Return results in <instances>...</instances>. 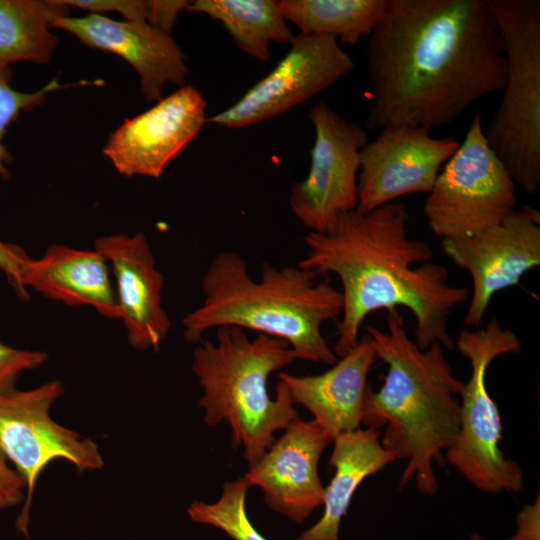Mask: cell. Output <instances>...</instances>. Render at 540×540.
Wrapping results in <instances>:
<instances>
[{"label":"cell","instance_id":"1","mask_svg":"<svg viewBox=\"0 0 540 540\" xmlns=\"http://www.w3.org/2000/svg\"><path fill=\"white\" fill-rule=\"evenodd\" d=\"M366 57L370 130L448 125L505 81L489 0H386Z\"/></svg>","mask_w":540,"mask_h":540},{"label":"cell","instance_id":"2","mask_svg":"<svg viewBox=\"0 0 540 540\" xmlns=\"http://www.w3.org/2000/svg\"><path fill=\"white\" fill-rule=\"evenodd\" d=\"M408 219L406 207L391 202L365 213L346 212L327 231L304 236L306 255L297 265L319 276L334 274L341 282L336 356L356 346L369 314L399 306L414 316V342L420 349L436 342L454 349L449 318L467 301L469 289L450 284L447 268L429 262L433 249L409 236Z\"/></svg>","mask_w":540,"mask_h":540},{"label":"cell","instance_id":"3","mask_svg":"<svg viewBox=\"0 0 540 540\" xmlns=\"http://www.w3.org/2000/svg\"><path fill=\"white\" fill-rule=\"evenodd\" d=\"M387 328L367 326L376 358L388 367L378 391L368 390L362 424L386 425L382 446L407 464L399 491L414 479L417 490L433 496L439 489L433 463H444L460 426V396L465 382L454 376L443 347L425 350L412 340L398 309L387 311Z\"/></svg>","mask_w":540,"mask_h":540},{"label":"cell","instance_id":"4","mask_svg":"<svg viewBox=\"0 0 540 540\" xmlns=\"http://www.w3.org/2000/svg\"><path fill=\"white\" fill-rule=\"evenodd\" d=\"M298 265L278 268L264 262L261 276L234 251L218 253L202 277L203 301L183 319L188 342L202 341L211 328L233 326L286 341L295 358L332 366L337 356L322 326L341 316L340 290Z\"/></svg>","mask_w":540,"mask_h":540},{"label":"cell","instance_id":"5","mask_svg":"<svg viewBox=\"0 0 540 540\" xmlns=\"http://www.w3.org/2000/svg\"><path fill=\"white\" fill-rule=\"evenodd\" d=\"M296 360L289 344L258 334L250 339L239 327L217 328L216 341H200L193 351L192 371L203 395L198 408L208 426L228 424L232 442L243 447L254 465L298 412L286 384L279 379L276 397L267 392L268 377Z\"/></svg>","mask_w":540,"mask_h":540},{"label":"cell","instance_id":"6","mask_svg":"<svg viewBox=\"0 0 540 540\" xmlns=\"http://www.w3.org/2000/svg\"><path fill=\"white\" fill-rule=\"evenodd\" d=\"M505 54L500 104L484 130L515 184L540 186V1L489 0Z\"/></svg>","mask_w":540,"mask_h":540},{"label":"cell","instance_id":"7","mask_svg":"<svg viewBox=\"0 0 540 540\" xmlns=\"http://www.w3.org/2000/svg\"><path fill=\"white\" fill-rule=\"evenodd\" d=\"M471 365V376L460 394L458 434L444 453V460L476 489L484 493H518L524 489L519 464L506 458L499 443L502 424L496 403L486 387V373L498 357L522 349L518 336L496 318L476 330L460 331L454 341Z\"/></svg>","mask_w":540,"mask_h":540},{"label":"cell","instance_id":"8","mask_svg":"<svg viewBox=\"0 0 540 540\" xmlns=\"http://www.w3.org/2000/svg\"><path fill=\"white\" fill-rule=\"evenodd\" d=\"M516 184L488 144L476 114L425 200L430 230L441 240L471 236L515 210Z\"/></svg>","mask_w":540,"mask_h":540},{"label":"cell","instance_id":"9","mask_svg":"<svg viewBox=\"0 0 540 540\" xmlns=\"http://www.w3.org/2000/svg\"><path fill=\"white\" fill-rule=\"evenodd\" d=\"M64 393L59 380L34 389L0 393V449L24 481L27 495L15 527L28 533L29 513L38 477L57 458L71 462L79 472L104 465L98 445L55 422L49 410Z\"/></svg>","mask_w":540,"mask_h":540},{"label":"cell","instance_id":"10","mask_svg":"<svg viewBox=\"0 0 540 540\" xmlns=\"http://www.w3.org/2000/svg\"><path fill=\"white\" fill-rule=\"evenodd\" d=\"M315 138L306 177L293 183L289 206L310 232H325L337 218L357 207L360 153L368 143L366 131L324 102L308 114Z\"/></svg>","mask_w":540,"mask_h":540},{"label":"cell","instance_id":"11","mask_svg":"<svg viewBox=\"0 0 540 540\" xmlns=\"http://www.w3.org/2000/svg\"><path fill=\"white\" fill-rule=\"evenodd\" d=\"M354 69L351 57L330 36L294 35L287 54L262 79L206 123L228 129L278 117L333 86Z\"/></svg>","mask_w":540,"mask_h":540},{"label":"cell","instance_id":"12","mask_svg":"<svg viewBox=\"0 0 540 540\" xmlns=\"http://www.w3.org/2000/svg\"><path fill=\"white\" fill-rule=\"evenodd\" d=\"M539 216L525 206L476 234L442 240L444 254L471 276L472 295L463 321L466 327L483 326L493 296L518 286L526 272L540 265Z\"/></svg>","mask_w":540,"mask_h":540},{"label":"cell","instance_id":"13","mask_svg":"<svg viewBox=\"0 0 540 540\" xmlns=\"http://www.w3.org/2000/svg\"><path fill=\"white\" fill-rule=\"evenodd\" d=\"M458 146L453 138H434L416 127L382 129L360 153L356 210L365 213L407 194L429 193Z\"/></svg>","mask_w":540,"mask_h":540},{"label":"cell","instance_id":"14","mask_svg":"<svg viewBox=\"0 0 540 540\" xmlns=\"http://www.w3.org/2000/svg\"><path fill=\"white\" fill-rule=\"evenodd\" d=\"M206 105L196 88L182 86L127 119L109 137L104 155L124 176L157 179L206 124Z\"/></svg>","mask_w":540,"mask_h":540},{"label":"cell","instance_id":"15","mask_svg":"<svg viewBox=\"0 0 540 540\" xmlns=\"http://www.w3.org/2000/svg\"><path fill=\"white\" fill-rule=\"evenodd\" d=\"M314 421L295 419L244 475L257 486L272 511L303 523L322 505L325 487L318 473L321 455L330 442Z\"/></svg>","mask_w":540,"mask_h":540},{"label":"cell","instance_id":"16","mask_svg":"<svg viewBox=\"0 0 540 540\" xmlns=\"http://www.w3.org/2000/svg\"><path fill=\"white\" fill-rule=\"evenodd\" d=\"M52 27L126 60L138 73L141 91L149 101L162 99L163 88L169 83L184 86L189 73L184 53L169 33L147 23L115 21L90 13L57 17Z\"/></svg>","mask_w":540,"mask_h":540},{"label":"cell","instance_id":"17","mask_svg":"<svg viewBox=\"0 0 540 540\" xmlns=\"http://www.w3.org/2000/svg\"><path fill=\"white\" fill-rule=\"evenodd\" d=\"M107 263L95 249L52 245L34 260L7 245L1 266L21 287L29 286L69 306L89 305L106 318L120 319Z\"/></svg>","mask_w":540,"mask_h":540},{"label":"cell","instance_id":"18","mask_svg":"<svg viewBox=\"0 0 540 540\" xmlns=\"http://www.w3.org/2000/svg\"><path fill=\"white\" fill-rule=\"evenodd\" d=\"M97 250L112 265L117 300L130 344L137 350H157L170 329L161 305L164 287L151 247L142 233L117 234L95 240Z\"/></svg>","mask_w":540,"mask_h":540},{"label":"cell","instance_id":"19","mask_svg":"<svg viewBox=\"0 0 540 540\" xmlns=\"http://www.w3.org/2000/svg\"><path fill=\"white\" fill-rule=\"evenodd\" d=\"M376 359L372 340L365 334L327 371L310 376L281 372L278 379L286 384L294 404L309 410L333 441L360 428L370 389L368 375Z\"/></svg>","mask_w":540,"mask_h":540},{"label":"cell","instance_id":"20","mask_svg":"<svg viewBox=\"0 0 540 540\" xmlns=\"http://www.w3.org/2000/svg\"><path fill=\"white\" fill-rule=\"evenodd\" d=\"M333 442L329 465L334 475L325 487L323 515L296 540H339L340 523L359 485L396 460L382 446L378 429L359 428L339 435Z\"/></svg>","mask_w":540,"mask_h":540},{"label":"cell","instance_id":"21","mask_svg":"<svg viewBox=\"0 0 540 540\" xmlns=\"http://www.w3.org/2000/svg\"><path fill=\"white\" fill-rule=\"evenodd\" d=\"M185 10L219 21L238 49L262 62L271 59L272 43L294 37L278 0H195Z\"/></svg>","mask_w":540,"mask_h":540},{"label":"cell","instance_id":"22","mask_svg":"<svg viewBox=\"0 0 540 540\" xmlns=\"http://www.w3.org/2000/svg\"><path fill=\"white\" fill-rule=\"evenodd\" d=\"M68 14L57 0H0V70L20 61H50L58 43L50 28Z\"/></svg>","mask_w":540,"mask_h":540},{"label":"cell","instance_id":"23","mask_svg":"<svg viewBox=\"0 0 540 540\" xmlns=\"http://www.w3.org/2000/svg\"><path fill=\"white\" fill-rule=\"evenodd\" d=\"M287 22L299 33L335 38L354 46L370 36L383 16L386 0H278Z\"/></svg>","mask_w":540,"mask_h":540},{"label":"cell","instance_id":"24","mask_svg":"<svg viewBox=\"0 0 540 540\" xmlns=\"http://www.w3.org/2000/svg\"><path fill=\"white\" fill-rule=\"evenodd\" d=\"M250 488L245 477L226 482L217 501H193L187 514L191 521L218 528L233 540H267L251 524L246 512V495Z\"/></svg>","mask_w":540,"mask_h":540},{"label":"cell","instance_id":"25","mask_svg":"<svg viewBox=\"0 0 540 540\" xmlns=\"http://www.w3.org/2000/svg\"><path fill=\"white\" fill-rule=\"evenodd\" d=\"M11 80L12 71L10 67L0 70V176L2 178L9 175L5 165L12 160L10 153L3 144L7 128L18 119L21 111H29L42 105L46 94L60 86L54 80L36 92L24 93L12 88L10 85Z\"/></svg>","mask_w":540,"mask_h":540},{"label":"cell","instance_id":"26","mask_svg":"<svg viewBox=\"0 0 540 540\" xmlns=\"http://www.w3.org/2000/svg\"><path fill=\"white\" fill-rule=\"evenodd\" d=\"M66 6L85 9L91 14L118 12L125 21L149 24L152 15V0H57Z\"/></svg>","mask_w":540,"mask_h":540},{"label":"cell","instance_id":"27","mask_svg":"<svg viewBox=\"0 0 540 540\" xmlns=\"http://www.w3.org/2000/svg\"><path fill=\"white\" fill-rule=\"evenodd\" d=\"M47 358L45 352L16 349L0 342V393L15 388L20 373L37 368Z\"/></svg>","mask_w":540,"mask_h":540},{"label":"cell","instance_id":"28","mask_svg":"<svg viewBox=\"0 0 540 540\" xmlns=\"http://www.w3.org/2000/svg\"><path fill=\"white\" fill-rule=\"evenodd\" d=\"M26 485L0 449V511L22 503Z\"/></svg>","mask_w":540,"mask_h":540},{"label":"cell","instance_id":"29","mask_svg":"<svg viewBox=\"0 0 540 540\" xmlns=\"http://www.w3.org/2000/svg\"><path fill=\"white\" fill-rule=\"evenodd\" d=\"M507 540H540V496L516 516V530Z\"/></svg>","mask_w":540,"mask_h":540},{"label":"cell","instance_id":"30","mask_svg":"<svg viewBox=\"0 0 540 540\" xmlns=\"http://www.w3.org/2000/svg\"><path fill=\"white\" fill-rule=\"evenodd\" d=\"M187 0H152V15L149 25L170 33L178 14L185 10Z\"/></svg>","mask_w":540,"mask_h":540},{"label":"cell","instance_id":"31","mask_svg":"<svg viewBox=\"0 0 540 540\" xmlns=\"http://www.w3.org/2000/svg\"><path fill=\"white\" fill-rule=\"evenodd\" d=\"M467 540H485L482 535L477 532L470 534Z\"/></svg>","mask_w":540,"mask_h":540}]
</instances>
